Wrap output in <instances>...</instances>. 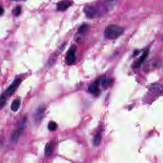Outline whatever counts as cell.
Returning a JSON list of instances; mask_svg holds the SVG:
<instances>
[{"label":"cell","mask_w":163,"mask_h":163,"mask_svg":"<svg viewBox=\"0 0 163 163\" xmlns=\"http://www.w3.org/2000/svg\"><path fill=\"white\" fill-rule=\"evenodd\" d=\"M124 32V28L116 25H111L105 29V35L107 38L113 40L118 38Z\"/></svg>","instance_id":"1"},{"label":"cell","mask_w":163,"mask_h":163,"mask_svg":"<svg viewBox=\"0 0 163 163\" xmlns=\"http://www.w3.org/2000/svg\"><path fill=\"white\" fill-rule=\"evenodd\" d=\"M76 47L72 45L70 47L66 56V62L68 65H72L75 62L76 60Z\"/></svg>","instance_id":"2"},{"label":"cell","mask_w":163,"mask_h":163,"mask_svg":"<svg viewBox=\"0 0 163 163\" xmlns=\"http://www.w3.org/2000/svg\"><path fill=\"white\" fill-rule=\"evenodd\" d=\"M84 12L87 18H94L98 15V11L95 6L91 5H87L84 7Z\"/></svg>","instance_id":"3"},{"label":"cell","mask_w":163,"mask_h":163,"mask_svg":"<svg viewBox=\"0 0 163 163\" xmlns=\"http://www.w3.org/2000/svg\"><path fill=\"white\" fill-rule=\"evenodd\" d=\"M22 82V79L20 78H18L15 79L12 83V84L9 86L7 89L5 93L6 95L11 96L13 95L16 91L18 87L19 86Z\"/></svg>","instance_id":"4"},{"label":"cell","mask_w":163,"mask_h":163,"mask_svg":"<svg viewBox=\"0 0 163 163\" xmlns=\"http://www.w3.org/2000/svg\"><path fill=\"white\" fill-rule=\"evenodd\" d=\"M25 121H26V118L23 119L20 123H21L19 127L17 130H15L12 133V141L13 142H17L24 128V125L25 124Z\"/></svg>","instance_id":"5"},{"label":"cell","mask_w":163,"mask_h":163,"mask_svg":"<svg viewBox=\"0 0 163 163\" xmlns=\"http://www.w3.org/2000/svg\"><path fill=\"white\" fill-rule=\"evenodd\" d=\"M95 82L99 86L101 85L103 87H107L113 83V80L105 77L99 78L97 79Z\"/></svg>","instance_id":"6"},{"label":"cell","mask_w":163,"mask_h":163,"mask_svg":"<svg viewBox=\"0 0 163 163\" xmlns=\"http://www.w3.org/2000/svg\"><path fill=\"white\" fill-rule=\"evenodd\" d=\"M89 92L95 96H98L101 93V91L99 88V85L95 82L91 83L88 87Z\"/></svg>","instance_id":"7"},{"label":"cell","mask_w":163,"mask_h":163,"mask_svg":"<svg viewBox=\"0 0 163 163\" xmlns=\"http://www.w3.org/2000/svg\"><path fill=\"white\" fill-rule=\"evenodd\" d=\"M72 5V3L71 2L69 1H63V2H60L59 3H58V10L60 11H65L67 10L70 6H71Z\"/></svg>","instance_id":"8"},{"label":"cell","mask_w":163,"mask_h":163,"mask_svg":"<svg viewBox=\"0 0 163 163\" xmlns=\"http://www.w3.org/2000/svg\"><path fill=\"white\" fill-rule=\"evenodd\" d=\"M148 53H149L148 50L144 51V52L143 53L141 57L138 59V60L135 62V64L134 65V66L135 68H138L141 66V65L144 62V61H145L146 58L148 56Z\"/></svg>","instance_id":"9"},{"label":"cell","mask_w":163,"mask_h":163,"mask_svg":"<svg viewBox=\"0 0 163 163\" xmlns=\"http://www.w3.org/2000/svg\"><path fill=\"white\" fill-rule=\"evenodd\" d=\"M20 105V101L19 99H15L12 102L11 106V110L13 111H17Z\"/></svg>","instance_id":"10"},{"label":"cell","mask_w":163,"mask_h":163,"mask_svg":"<svg viewBox=\"0 0 163 163\" xmlns=\"http://www.w3.org/2000/svg\"><path fill=\"white\" fill-rule=\"evenodd\" d=\"M162 88L163 87L161 85L158 83H155V84L151 85L149 87L150 90L154 92H159L162 89Z\"/></svg>","instance_id":"11"},{"label":"cell","mask_w":163,"mask_h":163,"mask_svg":"<svg viewBox=\"0 0 163 163\" xmlns=\"http://www.w3.org/2000/svg\"><path fill=\"white\" fill-rule=\"evenodd\" d=\"M54 145L53 144H49L46 145L45 149V154L46 156H50L53 152Z\"/></svg>","instance_id":"12"},{"label":"cell","mask_w":163,"mask_h":163,"mask_svg":"<svg viewBox=\"0 0 163 163\" xmlns=\"http://www.w3.org/2000/svg\"><path fill=\"white\" fill-rule=\"evenodd\" d=\"M87 28H88V25L87 24H83L79 27L78 30V33L80 34H84L87 30Z\"/></svg>","instance_id":"13"},{"label":"cell","mask_w":163,"mask_h":163,"mask_svg":"<svg viewBox=\"0 0 163 163\" xmlns=\"http://www.w3.org/2000/svg\"><path fill=\"white\" fill-rule=\"evenodd\" d=\"M101 139V133L98 132L96 133L94 138V143L96 145H98L100 144Z\"/></svg>","instance_id":"14"},{"label":"cell","mask_w":163,"mask_h":163,"mask_svg":"<svg viewBox=\"0 0 163 163\" xmlns=\"http://www.w3.org/2000/svg\"><path fill=\"white\" fill-rule=\"evenodd\" d=\"M57 127L58 125H56V123L55 122H50L48 125V128L49 129V130L51 131H55L57 129Z\"/></svg>","instance_id":"15"},{"label":"cell","mask_w":163,"mask_h":163,"mask_svg":"<svg viewBox=\"0 0 163 163\" xmlns=\"http://www.w3.org/2000/svg\"><path fill=\"white\" fill-rule=\"evenodd\" d=\"M22 12V8L20 6H17L16 7L15 10V15L16 17H17L20 15Z\"/></svg>","instance_id":"16"},{"label":"cell","mask_w":163,"mask_h":163,"mask_svg":"<svg viewBox=\"0 0 163 163\" xmlns=\"http://www.w3.org/2000/svg\"><path fill=\"white\" fill-rule=\"evenodd\" d=\"M5 102H6V97L5 95H2L0 100V105L1 108L3 107V106L5 103Z\"/></svg>","instance_id":"17"},{"label":"cell","mask_w":163,"mask_h":163,"mask_svg":"<svg viewBox=\"0 0 163 163\" xmlns=\"http://www.w3.org/2000/svg\"><path fill=\"white\" fill-rule=\"evenodd\" d=\"M0 12H0V14H1V15H3V9L2 7H1V10H0Z\"/></svg>","instance_id":"18"},{"label":"cell","mask_w":163,"mask_h":163,"mask_svg":"<svg viewBox=\"0 0 163 163\" xmlns=\"http://www.w3.org/2000/svg\"><path fill=\"white\" fill-rule=\"evenodd\" d=\"M162 39H163V37H162Z\"/></svg>","instance_id":"19"}]
</instances>
